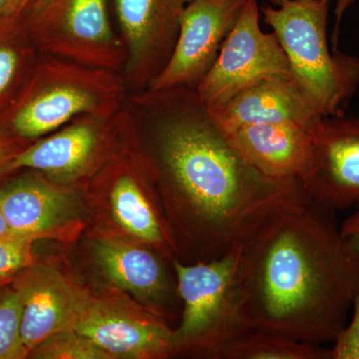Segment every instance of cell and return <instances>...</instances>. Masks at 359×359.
I'll list each match as a JSON object with an SVG mask.
<instances>
[{
	"mask_svg": "<svg viewBox=\"0 0 359 359\" xmlns=\"http://www.w3.org/2000/svg\"><path fill=\"white\" fill-rule=\"evenodd\" d=\"M127 84L117 71L45 56L0 119V129L28 141L82 116L111 117L123 109Z\"/></svg>",
	"mask_w": 359,
	"mask_h": 359,
	"instance_id": "cell-3",
	"label": "cell"
},
{
	"mask_svg": "<svg viewBox=\"0 0 359 359\" xmlns=\"http://www.w3.org/2000/svg\"><path fill=\"white\" fill-rule=\"evenodd\" d=\"M94 252L97 264L113 285L131 292L164 316L163 306L171 294V283L159 257L143 245L119 238H101Z\"/></svg>",
	"mask_w": 359,
	"mask_h": 359,
	"instance_id": "cell-17",
	"label": "cell"
},
{
	"mask_svg": "<svg viewBox=\"0 0 359 359\" xmlns=\"http://www.w3.org/2000/svg\"><path fill=\"white\" fill-rule=\"evenodd\" d=\"M187 0H114L126 48V84L145 91L173 53Z\"/></svg>",
	"mask_w": 359,
	"mask_h": 359,
	"instance_id": "cell-10",
	"label": "cell"
},
{
	"mask_svg": "<svg viewBox=\"0 0 359 359\" xmlns=\"http://www.w3.org/2000/svg\"><path fill=\"white\" fill-rule=\"evenodd\" d=\"M28 358L22 337V306L9 285L0 287V359Z\"/></svg>",
	"mask_w": 359,
	"mask_h": 359,
	"instance_id": "cell-21",
	"label": "cell"
},
{
	"mask_svg": "<svg viewBox=\"0 0 359 359\" xmlns=\"http://www.w3.org/2000/svg\"><path fill=\"white\" fill-rule=\"evenodd\" d=\"M0 211L13 233L36 240L72 223L79 207L68 189L39 175H26L0 187Z\"/></svg>",
	"mask_w": 359,
	"mask_h": 359,
	"instance_id": "cell-14",
	"label": "cell"
},
{
	"mask_svg": "<svg viewBox=\"0 0 359 359\" xmlns=\"http://www.w3.org/2000/svg\"><path fill=\"white\" fill-rule=\"evenodd\" d=\"M74 330L113 358L172 355V332L159 314L118 299H90Z\"/></svg>",
	"mask_w": 359,
	"mask_h": 359,
	"instance_id": "cell-11",
	"label": "cell"
},
{
	"mask_svg": "<svg viewBox=\"0 0 359 359\" xmlns=\"http://www.w3.org/2000/svg\"><path fill=\"white\" fill-rule=\"evenodd\" d=\"M355 0H337V7H335V25L334 32L332 34V43L335 45L337 41V36H339V28L340 22H341L342 18H344V13H346L348 7L353 4Z\"/></svg>",
	"mask_w": 359,
	"mask_h": 359,
	"instance_id": "cell-28",
	"label": "cell"
},
{
	"mask_svg": "<svg viewBox=\"0 0 359 359\" xmlns=\"http://www.w3.org/2000/svg\"><path fill=\"white\" fill-rule=\"evenodd\" d=\"M354 209L353 214L340 224V230L351 249L359 255V205Z\"/></svg>",
	"mask_w": 359,
	"mask_h": 359,
	"instance_id": "cell-26",
	"label": "cell"
},
{
	"mask_svg": "<svg viewBox=\"0 0 359 359\" xmlns=\"http://www.w3.org/2000/svg\"><path fill=\"white\" fill-rule=\"evenodd\" d=\"M22 306V337L28 355L52 334L74 328L88 295L59 269L30 264L11 282Z\"/></svg>",
	"mask_w": 359,
	"mask_h": 359,
	"instance_id": "cell-13",
	"label": "cell"
},
{
	"mask_svg": "<svg viewBox=\"0 0 359 359\" xmlns=\"http://www.w3.org/2000/svg\"><path fill=\"white\" fill-rule=\"evenodd\" d=\"M28 358L39 359H110L113 358L88 337L74 328L52 334L34 347Z\"/></svg>",
	"mask_w": 359,
	"mask_h": 359,
	"instance_id": "cell-22",
	"label": "cell"
},
{
	"mask_svg": "<svg viewBox=\"0 0 359 359\" xmlns=\"http://www.w3.org/2000/svg\"><path fill=\"white\" fill-rule=\"evenodd\" d=\"M189 1H191V0H187V2ZM266 1L271 2V4H273L275 6H278L282 4L283 1H285V0H266Z\"/></svg>",
	"mask_w": 359,
	"mask_h": 359,
	"instance_id": "cell-31",
	"label": "cell"
},
{
	"mask_svg": "<svg viewBox=\"0 0 359 359\" xmlns=\"http://www.w3.org/2000/svg\"><path fill=\"white\" fill-rule=\"evenodd\" d=\"M153 177L162 186L182 244L195 261L231 252L294 182L269 178L245 159L195 90L144 92Z\"/></svg>",
	"mask_w": 359,
	"mask_h": 359,
	"instance_id": "cell-2",
	"label": "cell"
},
{
	"mask_svg": "<svg viewBox=\"0 0 359 359\" xmlns=\"http://www.w3.org/2000/svg\"><path fill=\"white\" fill-rule=\"evenodd\" d=\"M25 18L37 50L45 56L124 71L126 48L113 29L108 0H48Z\"/></svg>",
	"mask_w": 359,
	"mask_h": 359,
	"instance_id": "cell-6",
	"label": "cell"
},
{
	"mask_svg": "<svg viewBox=\"0 0 359 359\" xmlns=\"http://www.w3.org/2000/svg\"><path fill=\"white\" fill-rule=\"evenodd\" d=\"M215 359H332V351L268 330L249 328L219 349Z\"/></svg>",
	"mask_w": 359,
	"mask_h": 359,
	"instance_id": "cell-20",
	"label": "cell"
},
{
	"mask_svg": "<svg viewBox=\"0 0 359 359\" xmlns=\"http://www.w3.org/2000/svg\"><path fill=\"white\" fill-rule=\"evenodd\" d=\"M133 121L127 111L111 117L82 116L46 138L25 146L14 157L11 170L32 169L54 179L74 180L89 173L128 133Z\"/></svg>",
	"mask_w": 359,
	"mask_h": 359,
	"instance_id": "cell-8",
	"label": "cell"
},
{
	"mask_svg": "<svg viewBox=\"0 0 359 359\" xmlns=\"http://www.w3.org/2000/svg\"><path fill=\"white\" fill-rule=\"evenodd\" d=\"M247 0H191L180 21L178 39L164 69L144 92L196 89L218 57Z\"/></svg>",
	"mask_w": 359,
	"mask_h": 359,
	"instance_id": "cell-9",
	"label": "cell"
},
{
	"mask_svg": "<svg viewBox=\"0 0 359 359\" xmlns=\"http://www.w3.org/2000/svg\"><path fill=\"white\" fill-rule=\"evenodd\" d=\"M13 233L11 229L9 228L8 224H7L6 218H4V214L0 211V237H4V236L11 235Z\"/></svg>",
	"mask_w": 359,
	"mask_h": 359,
	"instance_id": "cell-30",
	"label": "cell"
},
{
	"mask_svg": "<svg viewBox=\"0 0 359 359\" xmlns=\"http://www.w3.org/2000/svg\"><path fill=\"white\" fill-rule=\"evenodd\" d=\"M353 316L334 342L332 359H359V289L354 297Z\"/></svg>",
	"mask_w": 359,
	"mask_h": 359,
	"instance_id": "cell-24",
	"label": "cell"
},
{
	"mask_svg": "<svg viewBox=\"0 0 359 359\" xmlns=\"http://www.w3.org/2000/svg\"><path fill=\"white\" fill-rule=\"evenodd\" d=\"M243 313L250 328L297 341L334 344L359 289V255L337 211L294 182L238 245Z\"/></svg>",
	"mask_w": 359,
	"mask_h": 359,
	"instance_id": "cell-1",
	"label": "cell"
},
{
	"mask_svg": "<svg viewBox=\"0 0 359 359\" xmlns=\"http://www.w3.org/2000/svg\"><path fill=\"white\" fill-rule=\"evenodd\" d=\"M299 185L313 200L337 212L359 205V112L321 120L313 164Z\"/></svg>",
	"mask_w": 359,
	"mask_h": 359,
	"instance_id": "cell-12",
	"label": "cell"
},
{
	"mask_svg": "<svg viewBox=\"0 0 359 359\" xmlns=\"http://www.w3.org/2000/svg\"><path fill=\"white\" fill-rule=\"evenodd\" d=\"M259 18L257 0H247L214 65L196 87V93L209 109L222 107L266 78L292 77L278 37L262 30Z\"/></svg>",
	"mask_w": 359,
	"mask_h": 359,
	"instance_id": "cell-7",
	"label": "cell"
},
{
	"mask_svg": "<svg viewBox=\"0 0 359 359\" xmlns=\"http://www.w3.org/2000/svg\"><path fill=\"white\" fill-rule=\"evenodd\" d=\"M25 142L0 129V180L13 172L11 163L14 157L25 147Z\"/></svg>",
	"mask_w": 359,
	"mask_h": 359,
	"instance_id": "cell-25",
	"label": "cell"
},
{
	"mask_svg": "<svg viewBox=\"0 0 359 359\" xmlns=\"http://www.w3.org/2000/svg\"><path fill=\"white\" fill-rule=\"evenodd\" d=\"M25 0H0V20L22 15Z\"/></svg>",
	"mask_w": 359,
	"mask_h": 359,
	"instance_id": "cell-27",
	"label": "cell"
},
{
	"mask_svg": "<svg viewBox=\"0 0 359 359\" xmlns=\"http://www.w3.org/2000/svg\"><path fill=\"white\" fill-rule=\"evenodd\" d=\"M34 241L14 233L0 237V285L11 282L20 271L33 264Z\"/></svg>",
	"mask_w": 359,
	"mask_h": 359,
	"instance_id": "cell-23",
	"label": "cell"
},
{
	"mask_svg": "<svg viewBox=\"0 0 359 359\" xmlns=\"http://www.w3.org/2000/svg\"><path fill=\"white\" fill-rule=\"evenodd\" d=\"M36 52L25 16L0 20V119L36 65Z\"/></svg>",
	"mask_w": 359,
	"mask_h": 359,
	"instance_id": "cell-19",
	"label": "cell"
},
{
	"mask_svg": "<svg viewBox=\"0 0 359 359\" xmlns=\"http://www.w3.org/2000/svg\"><path fill=\"white\" fill-rule=\"evenodd\" d=\"M120 172L110 194L116 222L137 240L171 254L174 245L170 231L148 199L140 179L130 173L129 168L124 167Z\"/></svg>",
	"mask_w": 359,
	"mask_h": 359,
	"instance_id": "cell-18",
	"label": "cell"
},
{
	"mask_svg": "<svg viewBox=\"0 0 359 359\" xmlns=\"http://www.w3.org/2000/svg\"><path fill=\"white\" fill-rule=\"evenodd\" d=\"M330 0H285L261 9L289 60L290 75L323 117L346 112L359 86V58L328 46Z\"/></svg>",
	"mask_w": 359,
	"mask_h": 359,
	"instance_id": "cell-4",
	"label": "cell"
},
{
	"mask_svg": "<svg viewBox=\"0 0 359 359\" xmlns=\"http://www.w3.org/2000/svg\"><path fill=\"white\" fill-rule=\"evenodd\" d=\"M316 128L257 124L228 132L245 159L266 177L280 182H299L313 164Z\"/></svg>",
	"mask_w": 359,
	"mask_h": 359,
	"instance_id": "cell-15",
	"label": "cell"
},
{
	"mask_svg": "<svg viewBox=\"0 0 359 359\" xmlns=\"http://www.w3.org/2000/svg\"><path fill=\"white\" fill-rule=\"evenodd\" d=\"M48 0H25V7H23L22 15L27 16L29 14L35 13L44 6Z\"/></svg>",
	"mask_w": 359,
	"mask_h": 359,
	"instance_id": "cell-29",
	"label": "cell"
},
{
	"mask_svg": "<svg viewBox=\"0 0 359 359\" xmlns=\"http://www.w3.org/2000/svg\"><path fill=\"white\" fill-rule=\"evenodd\" d=\"M211 111L226 131L257 124H294L314 129L325 118L292 77L283 76L262 80Z\"/></svg>",
	"mask_w": 359,
	"mask_h": 359,
	"instance_id": "cell-16",
	"label": "cell"
},
{
	"mask_svg": "<svg viewBox=\"0 0 359 359\" xmlns=\"http://www.w3.org/2000/svg\"><path fill=\"white\" fill-rule=\"evenodd\" d=\"M173 264L183 311L172 332V354L194 351L215 358L250 328L243 313L238 245L212 261L185 264L174 259Z\"/></svg>",
	"mask_w": 359,
	"mask_h": 359,
	"instance_id": "cell-5",
	"label": "cell"
}]
</instances>
